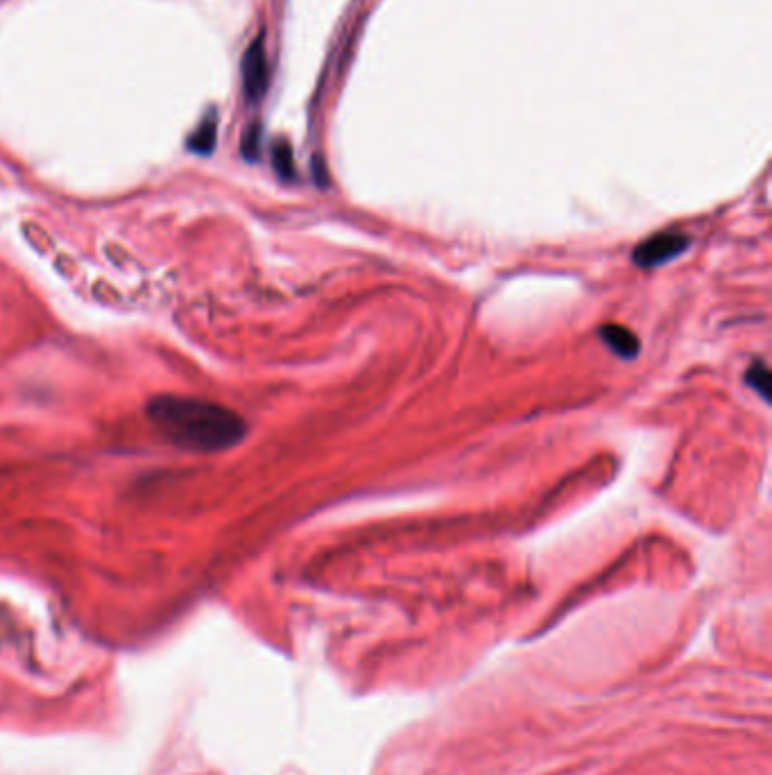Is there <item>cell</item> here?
<instances>
[{"instance_id":"cell-1","label":"cell","mask_w":772,"mask_h":775,"mask_svg":"<svg viewBox=\"0 0 772 775\" xmlns=\"http://www.w3.org/2000/svg\"><path fill=\"white\" fill-rule=\"evenodd\" d=\"M148 417L170 445L197 454H216L245 438V422L229 408L195 397L161 395L148 404Z\"/></svg>"},{"instance_id":"cell-2","label":"cell","mask_w":772,"mask_h":775,"mask_svg":"<svg viewBox=\"0 0 772 775\" xmlns=\"http://www.w3.org/2000/svg\"><path fill=\"white\" fill-rule=\"evenodd\" d=\"M686 248H689V238L684 234L666 232L643 241L639 248L632 252V259L639 268H655L675 257H680Z\"/></svg>"},{"instance_id":"cell-3","label":"cell","mask_w":772,"mask_h":775,"mask_svg":"<svg viewBox=\"0 0 772 775\" xmlns=\"http://www.w3.org/2000/svg\"><path fill=\"white\" fill-rule=\"evenodd\" d=\"M268 55H265V39L256 37L243 55V91L245 98L259 102L268 91Z\"/></svg>"},{"instance_id":"cell-4","label":"cell","mask_w":772,"mask_h":775,"mask_svg":"<svg viewBox=\"0 0 772 775\" xmlns=\"http://www.w3.org/2000/svg\"><path fill=\"white\" fill-rule=\"evenodd\" d=\"M600 338L607 347H612L614 354H619L621 359H634L639 354V338L632 334L630 329L619 325H605L600 329Z\"/></svg>"},{"instance_id":"cell-5","label":"cell","mask_w":772,"mask_h":775,"mask_svg":"<svg viewBox=\"0 0 772 775\" xmlns=\"http://www.w3.org/2000/svg\"><path fill=\"white\" fill-rule=\"evenodd\" d=\"M216 132H218L216 114L209 112V116L204 118L200 127L195 130V134L191 136V141H188V148L200 152V155H209L213 146H216Z\"/></svg>"},{"instance_id":"cell-6","label":"cell","mask_w":772,"mask_h":775,"mask_svg":"<svg viewBox=\"0 0 772 775\" xmlns=\"http://www.w3.org/2000/svg\"><path fill=\"white\" fill-rule=\"evenodd\" d=\"M745 381H748V386L752 390H757V393L766 399V402H770V388H772V381H770V370L768 365L763 361H754L750 365L748 374H745Z\"/></svg>"},{"instance_id":"cell-7","label":"cell","mask_w":772,"mask_h":775,"mask_svg":"<svg viewBox=\"0 0 772 775\" xmlns=\"http://www.w3.org/2000/svg\"><path fill=\"white\" fill-rule=\"evenodd\" d=\"M272 164L274 170H277L279 177L283 180H293L295 177V161H293V150L286 141H277L272 148Z\"/></svg>"},{"instance_id":"cell-8","label":"cell","mask_w":772,"mask_h":775,"mask_svg":"<svg viewBox=\"0 0 772 775\" xmlns=\"http://www.w3.org/2000/svg\"><path fill=\"white\" fill-rule=\"evenodd\" d=\"M259 148H261V127L259 125H252L250 130L245 132V139H243V155L247 159H256L259 157Z\"/></svg>"}]
</instances>
